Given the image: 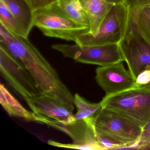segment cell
<instances>
[{
    "mask_svg": "<svg viewBox=\"0 0 150 150\" xmlns=\"http://www.w3.org/2000/svg\"><path fill=\"white\" fill-rule=\"evenodd\" d=\"M0 46L28 70L43 94L74 112V96L62 82L57 71L28 38L14 34L0 24Z\"/></svg>",
    "mask_w": 150,
    "mask_h": 150,
    "instance_id": "obj_1",
    "label": "cell"
},
{
    "mask_svg": "<svg viewBox=\"0 0 150 150\" xmlns=\"http://www.w3.org/2000/svg\"><path fill=\"white\" fill-rule=\"evenodd\" d=\"M101 107L111 110L143 129L150 120V88L139 86L100 102Z\"/></svg>",
    "mask_w": 150,
    "mask_h": 150,
    "instance_id": "obj_2",
    "label": "cell"
},
{
    "mask_svg": "<svg viewBox=\"0 0 150 150\" xmlns=\"http://www.w3.org/2000/svg\"><path fill=\"white\" fill-rule=\"evenodd\" d=\"M34 26L49 37L76 42L77 39L90 33V28L79 24L62 11L57 2L33 12Z\"/></svg>",
    "mask_w": 150,
    "mask_h": 150,
    "instance_id": "obj_3",
    "label": "cell"
},
{
    "mask_svg": "<svg viewBox=\"0 0 150 150\" xmlns=\"http://www.w3.org/2000/svg\"><path fill=\"white\" fill-rule=\"evenodd\" d=\"M130 13L126 4L113 6L102 22L95 36L89 33L80 37L75 44L100 45L118 43L124 37L129 26Z\"/></svg>",
    "mask_w": 150,
    "mask_h": 150,
    "instance_id": "obj_4",
    "label": "cell"
},
{
    "mask_svg": "<svg viewBox=\"0 0 150 150\" xmlns=\"http://www.w3.org/2000/svg\"><path fill=\"white\" fill-rule=\"evenodd\" d=\"M52 48L78 63L107 66L125 61L118 43L100 45L54 44Z\"/></svg>",
    "mask_w": 150,
    "mask_h": 150,
    "instance_id": "obj_5",
    "label": "cell"
},
{
    "mask_svg": "<svg viewBox=\"0 0 150 150\" xmlns=\"http://www.w3.org/2000/svg\"><path fill=\"white\" fill-rule=\"evenodd\" d=\"M95 128L102 134L120 144L122 147L139 142L142 128L116 113L102 108L95 116Z\"/></svg>",
    "mask_w": 150,
    "mask_h": 150,
    "instance_id": "obj_6",
    "label": "cell"
},
{
    "mask_svg": "<svg viewBox=\"0 0 150 150\" xmlns=\"http://www.w3.org/2000/svg\"><path fill=\"white\" fill-rule=\"evenodd\" d=\"M0 72L4 79L23 100L43 94L28 70L0 46Z\"/></svg>",
    "mask_w": 150,
    "mask_h": 150,
    "instance_id": "obj_7",
    "label": "cell"
},
{
    "mask_svg": "<svg viewBox=\"0 0 150 150\" xmlns=\"http://www.w3.org/2000/svg\"><path fill=\"white\" fill-rule=\"evenodd\" d=\"M119 44L129 71L136 81L140 73L150 67V44L138 32L130 18L126 34Z\"/></svg>",
    "mask_w": 150,
    "mask_h": 150,
    "instance_id": "obj_8",
    "label": "cell"
},
{
    "mask_svg": "<svg viewBox=\"0 0 150 150\" xmlns=\"http://www.w3.org/2000/svg\"><path fill=\"white\" fill-rule=\"evenodd\" d=\"M96 82L107 97L137 87L135 79L129 71L125 69L122 62L100 67L96 69Z\"/></svg>",
    "mask_w": 150,
    "mask_h": 150,
    "instance_id": "obj_9",
    "label": "cell"
},
{
    "mask_svg": "<svg viewBox=\"0 0 150 150\" xmlns=\"http://www.w3.org/2000/svg\"><path fill=\"white\" fill-rule=\"evenodd\" d=\"M38 115V123L64 132L71 138L73 143L100 145L103 146L98 140L94 124L82 119L77 120L74 118L71 122L63 123Z\"/></svg>",
    "mask_w": 150,
    "mask_h": 150,
    "instance_id": "obj_10",
    "label": "cell"
},
{
    "mask_svg": "<svg viewBox=\"0 0 150 150\" xmlns=\"http://www.w3.org/2000/svg\"><path fill=\"white\" fill-rule=\"evenodd\" d=\"M35 114L63 123L73 120V112L56 100L44 94L25 100Z\"/></svg>",
    "mask_w": 150,
    "mask_h": 150,
    "instance_id": "obj_11",
    "label": "cell"
},
{
    "mask_svg": "<svg viewBox=\"0 0 150 150\" xmlns=\"http://www.w3.org/2000/svg\"><path fill=\"white\" fill-rule=\"evenodd\" d=\"M0 103L11 116L38 123V115L25 108L2 83L0 85Z\"/></svg>",
    "mask_w": 150,
    "mask_h": 150,
    "instance_id": "obj_12",
    "label": "cell"
},
{
    "mask_svg": "<svg viewBox=\"0 0 150 150\" xmlns=\"http://www.w3.org/2000/svg\"><path fill=\"white\" fill-rule=\"evenodd\" d=\"M80 2L90 22L89 34L95 36L103 19L113 6L104 0H80Z\"/></svg>",
    "mask_w": 150,
    "mask_h": 150,
    "instance_id": "obj_13",
    "label": "cell"
},
{
    "mask_svg": "<svg viewBox=\"0 0 150 150\" xmlns=\"http://www.w3.org/2000/svg\"><path fill=\"white\" fill-rule=\"evenodd\" d=\"M21 23L28 35L33 27V12L23 0H0Z\"/></svg>",
    "mask_w": 150,
    "mask_h": 150,
    "instance_id": "obj_14",
    "label": "cell"
},
{
    "mask_svg": "<svg viewBox=\"0 0 150 150\" xmlns=\"http://www.w3.org/2000/svg\"><path fill=\"white\" fill-rule=\"evenodd\" d=\"M57 3L68 17L81 25L90 28V22L81 6L80 0H59Z\"/></svg>",
    "mask_w": 150,
    "mask_h": 150,
    "instance_id": "obj_15",
    "label": "cell"
},
{
    "mask_svg": "<svg viewBox=\"0 0 150 150\" xmlns=\"http://www.w3.org/2000/svg\"><path fill=\"white\" fill-rule=\"evenodd\" d=\"M129 13L130 20L133 26L150 44V5Z\"/></svg>",
    "mask_w": 150,
    "mask_h": 150,
    "instance_id": "obj_16",
    "label": "cell"
},
{
    "mask_svg": "<svg viewBox=\"0 0 150 150\" xmlns=\"http://www.w3.org/2000/svg\"><path fill=\"white\" fill-rule=\"evenodd\" d=\"M0 23L14 34L23 37H28L29 35L21 23L1 1H0Z\"/></svg>",
    "mask_w": 150,
    "mask_h": 150,
    "instance_id": "obj_17",
    "label": "cell"
},
{
    "mask_svg": "<svg viewBox=\"0 0 150 150\" xmlns=\"http://www.w3.org/2000/svg\"><path fill=\"white\" fill-rule=\"evenodd\" d=\"M48 144L56 147H62L68 149L82 150H105V148L100 145L91 144H64L52 140H49Z\"/></svg>",
    "mask_w": 150,
    "mask_h": 150,
    "instance_id": "obj_18",
    "label": "cell"
},
{
    "mask_svg": "<svg viewBox=\"0 0 150 150\" xmlns=\"http://www.w3.org/2000/svg\"><path fill=\"white\" fill-rule=\"evenodd\" d=\"M32 12L58 2L59 0H23Z\"/></svg>",
    "mask_w": 150,
    "mask_h": 150,
    "instance_id": "obj_19",
    "label": "cell"
},
{
    "mask_svg": "<svg viewBox=\"0 0 150 150\" xmlns=\"http://www.w3.org/2000/svg\"><path fill=\"white\" fill-rule=\"evenodd\" d=\"M96 133L99 142L106 150H119L122 147L120 144L108 137L97 132Z\"/></svg>",
    "mask_w": 150,
    "mask_h": 150,
    "instance_id": "obj_20",
    "label": "cell"
},
{
    "mask_svg": "<svg viewBox=\"0 0 150 150\" xmlns=\"http://www.w3.org/2000/svg\"><path fill=\"white\" fill-rule=\"evenodd\" d=\"M125 4L129 12L135 11L150 5V0H125Z\"/></svg>",
    "mask_w": 150,
    "mask_h": 150,
    "instance_id": "obj_21",
    "label": "cell"
},
{
    "mask_svg": "<svg viewBox=\"0 0 150 150\" xmlns=\"http://www.w3.org/2000/svg\"><path fill=\"white\" fill-rule=\"evenodd\" d=\"M150 82V69H146L140 73L136 79L137 87L145 86Z\"/></svg>",
    "mask_w": 150,
    "mask_h": 150,
    "instance_id": "obj_22",
    "label": "cell"
},
{
    "mask_svg": "<svg viewBox=\"0 0 150 150\" xmlns=\"http://www.w3.org/2000/svg\"><path fill=\"white\" fill-rule=\"evenodd\" d=\"M150 137V120L145 126L142 129V133L138 144H141L146 141Z\"/></svg>",
    "mask_w": 150,
    "mask_h": 150,
    "instance_id": "obj_23",
    "label": "cell"
},
{
    "mask_svg": "<svg viewBox=\"0 0 150 150\" xmlns=\"http://www.w3.org/2000/svg\"><path fill=\"white\" fill-rule=\"evenodd\" d=\"M138 149H139V150H150V137L145 142L139 144Z\"/></svg>",
    "mask_w": 150,
    "mask_h": 150,
    "instance_id": "obj_24",
    "label": "cell"
},
{
    "mask_svg": "<svg viewBox=\"0 0 150 150\" xmlns=\"http://www.w3.org/2000/svg\"><path fill=\"white\" fill-rule=\"evenodd\" d=\"M104 1L108 4L113 6L125 4V0H104Z\"/></svg>",
    "mask_w": 150,
    "mask_h": 150,
    "instance_id": "obj_25",
    "label": "cell"
},
{
    "mask_svg": "<svg viewBox=\"0 0 150 150\" xmlns=\"http://www.w3.org/2000/svg\"><path fill=\"white\" fill-rule=\"evenodd\" d=\"M144 86L147 87H150V82L149 83H148L147 85H145V86Z\"/></svg>",
    "mask_w": 150,
    "mask_h": 150,
    "instance_id": "obj_26",
    "label": "cell"
}]
</instances>
